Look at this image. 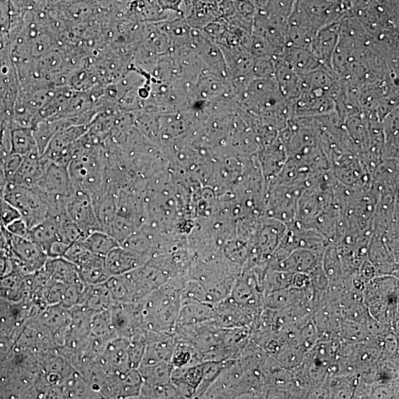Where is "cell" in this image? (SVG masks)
<instances>
[{
	"label": "cell",
	"mask_w": 399,
	"mask_h": 399,
	"mask_svg": "<svg viewBox=\"0 0 399 399\" xmlns=\"http://www.w3.org/2000/svg\"><path fill=\"white\" fill-rule=\"evenodd\" d=\"M185 279H169L158 289L136 301L138 316L145 331H172L181 307Z\"/></svg>",
	"instance_id": "1"
},
{
	"label": "cell",
	"mask_w": 399,
	"mask_h": 399,
	"mask_svg": "<svg viewBox=\"0 0 399 399\" xmlns=\"http://www.w3.org/2000/svg\"><path fill=\"white\" fill-rule=\"evenodd\" d=\"M67 170L76 191L91 197L100 192L105 174L103 154L100 144L89 132L77 141Z\"/></svg>",
	"instance_id": "2"
},
{
	"label": "cell",
	"mask_w": 399,
	"mask_h": 399,
	"mask_svg": "<svg viewBox=\"0 0 399 399\" xmlns=\"http://www.w3.org/2000/svg\"><path fill=\"white\" fill-rule=\"evenodd\" d=\"M398 279L392 275L374 277L363 292L364 302L370 315L396 331L398 324Z\"/></svg>",
	"instance_id": "3"
},
{
	"label": "cell",
	"mask_w": 399,
	"mask_h": 399,
	"mask_svg": "<svg viewBox=\"0 0 399 399\" xmlns=\"http://www.w3.org/2000/svg\"><path fill=\"white\" fill-rule=\"evenodd\" d=\"M349 13V5L335 0H297L288 23L317 33Z\"/></svg>",
	"instance_id": "4"
},
{
	"label": "cell",
	"mask_w": 399,
	"mask_h": 399,
	"mask_svg": "<svg viewBox=\"0 0 399 399\" xmlns=\"http://www.w3.org/2000/svg\"><path fill=\"white\" fill-rule=\"evenodd\" d=\"M5 200L13 206L30 229L43 221L49 212L46 196L38 188H28L6 182L2 189Z\"/></svg>",
	"instance_id": "5"
},
{
	"label": "cell",
	"mask_w": 399,
	"mask_h": 399,
	"mask_svg": "<svg viewBox=\"0 0 399 399\" xmlns=\"http://www.w3.org/2000/svg\"><path fill=\"white\" fill-rule=\"evenodd\" d=\"M50 205H65L75 193L67 167L50 163L38 186Z\"/></svg>",
	"instance_id": "6"
},
{
	"label": "cell",
	"mask_w": 399,
	"mask_h": 399,
	"mask_svg": "<svg viewBox=\"0 0 399 399\" xmlns=\"http://www.w3.org/2000/svg\"><path fill=\"white\" fill-rule=\"evenodd\" d=\"M8 237L9 250L17 269L24 274H30L44 267L48 256L35 242L9 232Z\"/></svg>",
	"instance_id": "7"
},
{
	"label": "cell",
	"mask_w": 399,
	"mask_h": 399,
	"mask_svg": "<svg viewBox=\"0 0 399 399\" xmlns=\"http://www.w3.org/2000/svg\"><path fill=\"white\" fill-rule=\"evenodd\" d=\"M90 125H73L52 138L43 155L51 163L67 167L79 138L89 131Z\"/></svg>",
	"instance_id": "8"
},
{
	"label": "cell",
	"mask_w": 399,
	"mask_h": 399,
	"mask_svg": "<svg viewBox=\"0 0 399 399\" xmlns=\"http://www.w3.org/2000/svg\"><path fill=\"white\" fill-rule=\"evenodd\" d=\"M121 276L129 288L133 301L145 298L168 281L167 276L162 270L148 263Z\"/></svg>",
	"instance_id": "9"
},
{
	"label": "cell",
	"mask_w": 399,
	"mask_h": 399,
	"mask_svg": "<svg viewBox=\"0 0 399 399\" xmlns=\"http://www.w3.org/2000/svg\"><path fill=\"white\" fill-rule=\"evenodd\" d=\"M65 210L68 217L79 225L86 235L101 231L90 195L75 191L74 195L67 200Z\"/></svg>",
	"instance_id": "10"
},
{
	"label": "cell",
	"mask_w": 399,
	"mask_h": 399,
	"mask_svg": "<svg viewBox=\"0 0 399 399\" xmlns=\"http://www.w3.org/2000/svg\"><path fill=\"white\" fill-rule=\"evenodd\" d=\"M190 46L197 52L208 71L229 79L227 64L221 49L208 38L201 30L192 28Z\"/></svg>",
	"instance_id": "11"
},
{
	"label": "cell",
	"mask_w": 399,
	"mask_h": 399,
	"mask_svg": "<svg viewBox=\"0 0 399 399\" xmlns=\"http://www.w3.org/2000/svg\"><path fill=\"white\" fill-rule=\"evenodd\" d=\"M147 348L140 366L170 361L178 343L174 331H145Z\"/></svg>",
	"instance_id": "12"
},
{
	"label": "cell",
	"mask_w": 399,
	"mask_h": 399,
	"mask_svg": "<svg viewBox=\"0 0 399 399\" xmlns=\"http://www.w3.org/2000/svg\"><path fill=\"white\" fill-rule=\"evenodd\" d=\"M245 371L236 359L228 361L202 398H237Z\"/></svg>",
	"instance_id": "13"
},
{
	"label": "cell",
	"mask_w": 399,
	"mask_h": 399,
	"mask_svg": "<svg viewBox=\"0 0 399 399\" xmlns=\"http://www.w3.org/2000/svg\"><path fill=\"white\" fill-rule=\"evenodd\" d=\"M111 324L116 337L130 339L144 330L136 301L114 303L111 308Z\"/></svg>",
	"instance_id": "14"
},
{
	"label": "cell",
	"mask_w": 399,
	"mask_h": 399,
	"mask_svg": "<svg viewBox=\"0 0 399 399\" xmlns=\"http://www.w3.org/2000/svg\"><path fill=\"white\" fill-rule=\"evenodd\" d=\"M129 339L116 337L107 343L105 349L96 362L106 373H118L128 370V347Z\"/></svg>",
	"instance_id": "15"
},
{
	"label": "cell",
	"mask_w": 399,
	"mask_h": 399,
	"mask_svg": "<svg viewBox=\"0 0 399 399\" xmlns=\"http://www.w3.org/2000/svg\"><path fill=\"white\" fill-rule=\"evenodd\" d=\"M50 162L38 150L24 156L23 162L11 181L28 188H35Z\"/></svg>",
	"instance_id": "16"
},
{
	"label": "cell",
	"mask_w": 399,
	"mask_h": 399,
	"mask_svg": "<svg viewBox=\"0 0 399 399\" xmlns=\"http://www.w3.org/2000/svg\"><path fill=\"white\" fill-rule=\"evenodd\" d=\"M322 254L311 252L308 249H295L279 262L270 264L268 267L271 269L288 271L293 274H309L322 265Z\"/></svg>",
	"instance_id": "17"
},
{
	"label": "cell",
	"mask_w": 399,
	"mask_h": 399,
	"mask_svg": "<svg viewBox=\"0 0 399 399\" xmlns=\"http://www.w3.org/2000/svg\"><path fill=\"white\" fill-rule=\"evenodd\" d=\"M341 21L320 29L311 45L312 52L332 72V60L339 41Z\"/></svg>",
	"instance_id": "18"
},
{
	"label": "cell",
	"mask_w": 399,
	"mask_h": 399,
	"mask_svg": "<svg viewBox=\"0 0 399 399\" xmlns=\"http://www.w3.org/2000/svg\"><path fill=\"white\" fill-rule=\"evenodd\" d=\"M275 57L280 58L294 72L300 75H305L319 69L326 68L312 50L302 47L288 45L281 55Z\"/></svg>",
	"instance_id": "19"
},
{
	"label": "cell",
	"mask_w": 399,
	"mask_h": 399,
	"mask_svg": "<svg viewBox=\"0 0 399 399\" xmlns=\"http://www.w3.org/2000/svg\"><path fill=\"white\" fill-rule=\"evenodd\" d=\"M215 322L222 327H250L254 321L248 312L230 296L215 305Z\"/></svg>",
	"instance_id": "20"
},
{
	"label": "cell",
	"mask_w": 399,
	"mask_h": 399,
	"mask_svg": "<svg viewBox=\"0 0 399 399\" xmlns=\"http://www.w3.org/2000/svg\"><path fill=\"white\" fill-rule=\"evenodd\" d=\"M80 281L85 285L105 283L111 276L106 266L105 257L86 251L76 264Z\"/></svg>",
	"instance_id": "21"
},
{
	"label": "cell",
	"mask_w": 399,
	"mask_h": 399,
	"mask_svg": "<svg viewBox=\"0 0 399 399\" xmlns=\"http://www.w3.org/2000/svg\"><path fill=\"white\" fill-rule=\"evenodd\" d=\"M105 258L111 276L125 274L148 262L146 257L120 245L111 250Z\"/></svg>",
	"instance_id": "22"
},
{
	"label": "cell",
	"mask_w": 399,
	"mask_h": 399,
	"mask_svg": "<svg viewBox=\"0 0 399 399\" xmlns=\"http://www.w3.org/2000/svg\"><path fill=\"white\" fill-rule=\"evenodd\" d=\"M203 364L200 363L187 367L173 369L171 381L175 386L182 398H196L198 389L201 383Z\"/></svg>",
	"instance_id": "23"
},
{
	"label": "cell",
	"mask_w": 399,
	"mask_h": 399,
	"mask_svg": "<svg viewBox=\"0 0 399 399\" xmlns=\"http://www.w3.org/2000/svg\"><path fill=\"white\" fill-rule=\"evenodd\" d=\"M274 58V79L287 105L300 94L303 76L294 72L280 58Z\"/></svg>",
	"instance_id": "24"
},
{
	"label": "cell",
	"mask_w": 399,
	"mask_h": 399,
	"mask_svg": "<svg viewBox=\"0 0 399 399\" xmlns=\"http://www.w3.org/2000/svg\"><path fill=\"white\" fill-rule=\"evenodd\" d=\"M215 319L214 305L204 302H191L181 305L176 327L199 325Z\"/></svg>",
	"instance_id": "25"
},
{
	"label": "cell",
	"mask_w": 399,
	"mask_h": 399,
	"mask_svg": "<svg viewBox=\"0 0 399 399\" xmlns=\"http://www.w3.org/2000/svg\"><path fill=\"white\" fill-rule=\"evenodd\" d=\"M0 298L20 303L30 298L26 276L16 269L11 274L0 277Z\"/></svg>",
	"instance_id": "26"
},
{
	"label": "cell",
	"mask_w": 399,
	"mask_h": 399,
	"mask_svg": "<svg viewBox=\"0 0 399 399\" xmlns=\"http://www.w3.org/2000/svg\"><path fill=\"white\" fill-rule=\"evenodd\" d=\"M113 304L108 289L102 283L85 286L78 305L96 314L110 310Z\"/></svg>",
	"instance_id": "27"
},
{
	"label": "cell",
	"mask_w": 399,
	"mask_h": 399,
	"mask_svg": "<svg viewBox=\"0 0 399 399\" xmlns=\"http://www.w3.org/2000/svg\"><path fill=\"white\" fill-rule=\"evenodd\" d=\"M156 23L168 38L172 50L190 46L193 28L189 26L184 17H177L175 19Z\"/></svg>",
	"instance_id": "28"
},
{
	"label": "cell",
	"mask_w": 399,
	"mask_h": 399,
	"mask_svg": "<svg viewBox=\"0 0 399 399\" xmlns=\"http://www.w3.org/2000/svg\"><path fill=\"white\" fill-rule=\"evenodd\" d=\"M59 218L48 215L43 221L30 229L28 239L35 242L46 254L54 242L61 240Z\"/></svg>",
	"instance_id": "29"
},
{
	"label": "cell",
	"mask_w": 399,
	"mask_h": 399,
	"mask_svg": "<svg viewBox=\"0 0 399 399\" xmlns=\"http://www.w3.org/2000/svg\"><path fill=\"white\" fill-rule=\"evenodd\" d=\"M43 269L48 273L52 280L66 285L82 282L77 266L64 258L48 257Z\"/></svg>",
	"instance_id": "30"
},
{
	"label": "cell",
	"mask_w": 399,
	"mask_h": 399,
	"mask_svg": "<svg viewBox=\"0 0 399 399\" xmlns=\"http://www.w3.org/2000/svg\"><path fill=\"white\" fill-rule=\"evenodd\" d=\"M81 242L86 249L103 257H106L111 250L120 246L114 237L103 231L93 232Z\"/></svg>",
	"instance_id": "31"
},
{
	"label": "cell",
	"mask_w": 399,
	"mask_h": 399,
	"mask_svg": "<svg viewBox=\"0 0 399 399\" xmlns=\"http://www.w3.org/2000/svg\"><path fill=\"white\" fill-rule=\"evenodd\" d=\"M38 150L33 128H15L11 130V152L24 156Z\"/></svg>",
	"instance_id": "32"
},
{
	"label": "cell",
	"mask_w": 399,
	"mask_h": 399,
	"mask_svg": "<svg viewBox=\"0 0 399 399\" xmlns=\"http://www.w3.org/2000/svg\"><path fill=\"white\" fill-rule=\"evenodd\" d=\"M170 361H161L152 366L138 368L142 378L143 384L154 386L169 383L173 370Z\"/></svg>",
	"instance_id": "33"
},
{
	"label": "cell",
	"mask_w": 399,
	"mask_h": 399,
	"mask_svg": "<svg viewBox=\"0 0 399 399\" xmlns=\"http://www.w3.org/2000/svg\"><path fill=\"white\" fill-rule=\"evenodd\" d=\"M171 363L173 368H182L202 363L200 352L195 347L188 342L178 341Z\"/></svg>",
	"instance_id": "34"
},
{
	"label": "cell",
	"mask_w": 399,
	"mask_h": 399,
	"mask_svg": "<svg viewBox=\"0 0 399 399\" xmlns=\"http://www.w3.org/2000/svg\"><path fill=\"white\" fill-rule=\"evenodd\" d=\"M147 344L145 330L135 333L129 339L128 359L130 369H138L140 368L146 351Z\"/></svg>",
	"instance_id": "35"
},
{
	"label": "cell",
	"mask_w": 399,
	"mask_h": 399,
	"mask_svg": "<svg viewBox=\"0 0 399 399\" xmlns=\"http://www.w3.org/2000/svg\"><path fill=\"white\" fill-rule=\"evenodd\" d=\"M90 336L107 339L116 337L111 324V309L94 315Z\"/></svg>",
	"instance_id": "36"
},
{
	"label": "cell",
	"mask_w": 399,
	"mask_h": 399,
	"mask_svg": "<svg viewBox=\"0 0 399 399\" xmlns=\"http://www.w3.org/2000/svg\"><path fill=\"white\" fill-rule=\"evenodd\" d=\"M293 274L268 267L264 280L265 295L275 291L291 288Z\"/></svg>",
	"instance_id": "37"
},
{
	"label": "cell",
	"mask_w": 399,
	"mask_h": 399,
	"mask_svg": "<svg viewBox=\"0 0 399 399\" xmlns=\"http://www.w3.org/2000/svg\"><path fill=\"white\" fill-rule=\"evenodd\" d=\"M140 398L179 399L182 397L170 381L167 383L154 386L143 384Z\"/></svg>",
	"instance_id": "38"
},
{
	"label": "cell",
	"mask_w": 399,
	"mask_h": 399,
	"mask_svg": "<svg viewBox=\"0 0 399 399\" xmlns=\"http://www.w3.org/2000/svg\"><path fill=\"white\" fill-rule=\"evenodd\" d=\"M114 303L133 302L129 288L123 276H111L103 283Z\"/></svg>",
	"instance_id": "39"
},
{
	"label": "cell",
	"mask_w": 399,
	"mask_h": 399,
	"mask_svg": "<svg viewBox=\"0 0 399 399\" xmlns=\"http://www.w3.org/2000/svg\"><path fill=\"white\" fill-rule=\"evenodd\" d=\"M228 361H208L203 362V378L196 393V398H202L207 389L210 388L222 370L227 366Z\"/></svg>",
	"instance_id": "40"
},
{
	"label": "cell",
	"mask_w": 399,
	"mask_h": 399,
	"mask_svg": "<svg viewBox=\"0 0 399 399\" xmlns=\"http://www.w3.org/2000/svg\"><path fill=\"white\" fill-rule=\"evenodd\" d=\"M60 234L62 240L72 245L82 241L86 236L79 225L68 217L66 212L60 218Z\"/></svg>",
	"instance_id": "41"
},
{
	"label": "cell",
	"mask_w": 399,
	"mask_h": 399,
	"mask_svg": "<svg viewBox=\"0 0 399 399\" xmlns=\"http://www.w3.org/2000/svg\"><path fill=\"white\" fill-rule=\"evenodd\" d=\"M297 0H266L265 9L276 18L288 22Z\"/></svg>",
	"instance_id": "42"
},
{
	"label": "cell",
	"mask_w": 399,
	"mask_h": 399,
	"mask_svg": "<svg viewBox=\"0 0 399 399\" xmlns=\"http://www.w3.org/2000/svg\"><path fill=\"white\" fill-rule=\"evenodd\" d=\"M305 353L301 349L286 346L274 358L279 361L283 368L293 371L300 366Z\"/></svg>",
	"instance_id": "43"
},
{
	"label": "cell",
	"mask_w": 399,
	"mask_h": 399,
	"mask_svg": "<svg viewBox=\"0 0 399 399\" xmlns=\"http://www.w3.org/2000/svg\"><path fill=\"white\" fill-rule=\"evenodd\" d=\"M191 302L208 303L203 286L193 280H188L181 290V305Z\"/></svg>",
	"instance_id": "44"
},
{
	"label": "cell",
	"mask_w": 399,
	"mask_h": 399,
	"mask_svg": "<svg viewBox=\"0 0 399 399\" xmlns=\"http://www.w3.org/2000/svg\"><path fill=\"white\" fill-rule=\"evenodd\" d=\"M253 77L254 79L274 77V58L271 57L254 58Z\"/></svg>",
	"instance_id": "45"
},
{
	"label": "cell",
	"mask_w": 399,
	"mask_h": 399,
	"mask_svg": "<svg viewBox=\"0 0 399 399\" xmlns=\"http://www.w3.org/2000/svg\"><path fill=\"white\" fill-rule=\"evenodd\" d=\"M21 218V215L16 208L9 203L0 191V225L6 227L9 224Z\"/></svg>",
	"instance_id": "46"
},
{
	"label": "cell",
	"mask_w": 399,
	"mask_h": 399,
	"mask_svg": "<svg viewBox=\"0 0 399 399\" xmlns=\"http://www.w3.org/2000/svg\"><path fill=\"white\" fill-rule=\"evenodd\" d=\"M23 160V156L15 153H9L4 162V169L7 181H11L18 171Z\"/></svg>",
	"instance_id": "47"
},
{
	"label": "cell",
	"mask_w": 399,
	"mask_h": 399,
	"mask_svg": "<svg viewBox=\"0 0 399 399\" xmlns=\"http://www.w3.org/2000/svg\"><path fill=\"white\" fill-rule=\"evenodd\" d=\"M6 230L13 235L27 239L28 238L30 233V228L22 218L9 224L6 227Z\"/></svg>",
	"instance_id": "48"
},
{
	"label": "cell",
	"mask_w": 399,
	"mask_h": 399,
	"mask_svg": "<svg viewBox=\"0 0 399 399\" xmlns=\"http://www.w3.org/2000/svg\"><path fill=\"white\" fill-rule=\"evenodd\" d=\"M9 249H0V277L6 276L16 269Z\"/></svg>",
	"instance_id": "49"
},
{
	"label": "cell",
	"mask_w": 399,
	"mask_h": 399,
	"mask_svg": "<svg viewBox=\"0 0 399 399\" xmlns=\"http://www.w3.org/2000/svg\"><path fill=\"white\" fill-rule=\"evenodd\" d=\"M156 2L162 11L175 12L184 17L185 0H156Z\"/></svg>",
	"instance_id": "50"
},
{
	"label": "cell",
	"mask_w": 399,
	"mask_h": 399,
	"mask_svg": "<svg viewBox=\"0 0 399 399\" xmlns=\"http://www.w3.org/2000/svg\"><path fill=\"white\" fill-rule=\"evenodd\" d=\"M70 245L62 240H58L50 245L47 254L49 258H62Z\"/></svg>",
	"instance_id": "51"
},
{
	"label": "cell",
	"mask_w": 399,
	"mask_h": 399,
	"mask_svg": "<svg viewBox=\"0 0 399 399\" xmlns=\"http://www.w3.org/2000/svg\"><path fill=\"white\" fill-rule=\"evenodd\" d=\"M0 249H9L8 232L2 225H0Z\"/></svg>",
	"instance_id": "52"
},
{
	"label": "cell",
	"mask_w": 399,
	"mask_h": 399,
	"mask_svg": "<svg viewBox=\"0 0 399 399\" xmlns=\"http://www.w3.org/2000/svg\"><path fill=\"white\" fill-rule=\"evenodd\" d=\"M240 1H247L254 5L257 9L264 8L266 0H240Z\"/></svg>",
	"instance_id": "53"
},
{
	"label": "cell",
	"mask_w": 399,
	"mask_h": 399,
	"mask_svg": "<svg viewBox=\"0 0 399 399\" xmlns=\"http://www.w3.org/2000/svg\"><path fill=\"white\" fill-rule=\"evenodd\" d=\"M185 1H186V2H189V1H190V0H185Z\"/></svg>",
	"instance_id": "54"
}]
</instances>
